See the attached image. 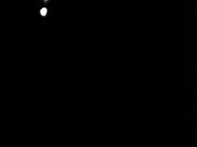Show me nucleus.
<instances>
[{"label": "nucleus", "instance_id": "f257e3e1", "mask_svg": "<svg viewBox=\"0 0 197 147\" xmlns=\"http://www.w3.org/2000/svg\"><path fill=\"white\" fill-rule=\"evenodd\" d=\"M47 9L45 8L41 9V11H40L41 14L43 16H45V15H46V14H47Z\"/></svg>", "mask_w": 197, "mask_h": 147}]
</instances>
